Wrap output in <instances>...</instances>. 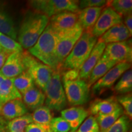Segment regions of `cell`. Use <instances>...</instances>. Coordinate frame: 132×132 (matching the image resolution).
<instances>
[{"instance_id":"18","label":"cell","mask_w":132,"mask_h":132,"mask_svg":"<svg viewBox=\"0 0 132 132\" xmlns=\"http://www.w3.org/2000/svg\"><path fill=\"white\" fill-rule=\"evenodd\" d=\"M103 7H90L80 10L78 14V22L85 32H90L100 16Z\"/></svg>"},{"instance_id":"32","label":"cell","mask_w":132,"mask_h":132,"mask_svg":"<svg viewBox=\"0 0 132 132\" xmlns=\"http://www.w3.org/2000/svg\"><path fill=\"white\" fill-rule=\"evenodd\" d=\"M117 101L123 109V114L127 116L130 120L132 118V96L131 93L126 94L116 97Z\"/></svg>"},{"instance_id":"8","label":"cell","mask_w":132,"mask_h":132,"mask_svg":"<svg viewBox=\"0 0 132 132\" xmlns=\"http://www.w3.org/2000/svg\"><path fill=\"white\" fill-rule=\"evenodd\" d=\"M67 101L74 106L85 105L89 100L90 88L85 80L62 81Z\"/></svg>"},{"instance_id":"36","label":"cell","mask_w":132,"mask_h":132,"mask_svg":"<svg viewBox=\"0 0 132 132\" xmlns=\"http://www.w3.org/2000/svg\"><path fill=\"white\" fill-rule=\"evenodd\" d=\"M24 132H53L50 129L49 127L39 124V123H31L26 127Z\"/></svg>"},{"instance_id":"2","label":"cell","mask_w":132,"mask_h":132,"mask_svg":"<svg viewBox=\"0 0 132 132\" xmlns=\"http://www.w3.org/2000/svg\"><path fill=\"white\" fill-rule=\"evenodd\" d=\"M49 20L45 15L34 11L26 15L17 34L18 42L23 48L29 49L36 44L48 24Z\"/></svg>"},{"instance_id":"37","label":"cell","mask_w":132,"mask_h":132,"mask_svg":"<svg viewBox=\"0 0 132 132\" xmlns=\"http://www.w3.org/2000/svg\"><path fill=\"white\" fill-rule=\"evenodd\" d=\"M79 70L77 69H70L66 70L62 75V81H73L78 78Z\"/></svg>"},{"instance_id":"38","label":"cell","mask_w":132,"mask_h":132,"mask_svg":"<svg viewBox=\"0 0 132 132\" xmlns=\"http://www.w3.org/2000/svg\"><path fill=\"white\" fill-rule=\"evenodd\" d=\"M124 23L123 24L129 31L130 34H132V14H130L124 16V19L123 20Z\"/></svg>"},{"instance_id":"27","label":"cell","mask_w":132,"mask_h":132,"mask_svg":"<svg viewBox=\"0 0 132 132\" xmlns=\"http://www.w3.org/2000/svg\"><path fill=\"white\" fill-rule=\"evenodd\" d=\"M117 94H126L131 92L132 89V71L127 70L119 79L118 82L112 88Z\"/></svg>"},{"instance_id":"5","label":"cell","mask_w":132,"mask_h":132,"mask_svg":"<svg viewBox=\"0 0 132 132\" xmlns=\"http://www.w3.org/2000/svg\"><path fill=\"white\" fill-rule=\"evenodd\" d=\"M29 5L32 11L45 15L49 19L59 13H78L80 11L78 1L73 0H34L29 1Z\"/></svg>"},{"instance_id":"28","label":"cell","mask_w":132,"mask_h":132,"mask_svg":"<svg viewBox=\"0 0 132 132\" xmlns=\"http://www.w3.org/2000/svg\"><path fill=\"white\" fill-rule=\"evenodd\" d=\"M106 6L110 7L121 16L131 14L132 1L131 0H113L107 1Z\"/></svg>"},{"instance_id":"21","label":"cell","mask_w":132,"mask_h":132,"mask_svg":"<svg viewBox=\"0 0 132 132\" xmlns=\"http://www.w3.org/2000/svg\"><path fill=\"white\" fill-rule=\"evenodd\" d=\"M23 102L28 109L34 111L43 106L45 103V95L44 92L36 86L22 95Z\"/></svg>"},{"instance_id":"16","label":"cell","mask_w":132,"mask_h":132,"mask_svg":"<svg viewBox=\"0 0 132 132\" xmlns=\"http://www.w3.org/2000/svg\"><path fill=\"white\" fill-rule=\"evenodd\" d=\"M119 106L116 97L111 96L105 99H95L90 104L88 111L92 116H98L113 113Z\"/></svg>"},{"instance_id":"25","label":"cell","mask_w":132,"mask_h":132,"mask_svg":"<svg viewBox=\"0 0 132 132\" xmlns=\"http://www.w3.org/2000/svg\"><path fill=\"white\" fill-rule=\"evenodd\" d=\"M11 79L16 89L19 90L21 95L36 86L32 78L27 71H24L17 77Z\"/></svg>"},{"instance_id":"10","label":"cell","mask_w":132,"mask_h":132,"mask_svg":"<svg viewBox=\"0 0 132 132\" xmlns=\"http://www.w3.org/2000/svg\"><path fill=\"white\" fill-rule=\"evenodd\" d=\"M103 54L110 60L116 62L117 64L120 62L131 64L132 59L131 39L123 42L106 44Z\"/></svg>"},{"instance_id":"39","label":"cell","mask_w":132,"mask_h":132,"mask_svg":"<svg viewBox=\"0 0 132 132\" xmlns=\"http://www.w3.org/2000/svg\"><path fill=\"white\" fill-rule=\"evenodd\" d=\"M11 55L9 53L3 50V48H0V69L4 65L5 62L6 61L8 57Z\"/></svg>"},{"instance_id":"3","label":"cell","mask_w":132,"mask_h":132,"mask_svg":"<svg viewBox=\"0 0 132 132\" xmlns=\"http://www.w3.org/2000/svg\"><path fill=\"white\" fill-rule=\"evenodd\" d=\"M98 39L91 35L90 32L83 31L81 36L77 41L61 65V70H79L85 63L90 52L97 44Z\"/></svg>"},{"instance_id":"24","label":"cell","mask_w":132,"mask_h":132,"mask_svg":"<svg viewBox=\"0 0 132 132\" xmlns=\"http://www.w3.org/2000/svg\"><path fill=\"white\" fill-rule=\"evenodd\" d=\"M123 114H124L123 109L120 106L113 113L98 116L95 117L97 123L98 125L100 132H105Z\"/></svg>"},{"instance_id":"23","label":"cell","mask_w":132,"mask_h":132,"mask_svg":"<svg viewBox=\"0 0 132 132\" xmlns=\"http://www.w3.org/2000/svg\"><path fill=\"white\" fill-rule=\"evenodd\" d=\"M0 32L15 40L17 39V31L14 21L4 8L0 4Z\"/></svg>"},{"instance_id":"13","label":"cell","mask_w":132,"mask_h":132,"mask_svg":"<svg viewBox=\"0 0 132 132\" xmlns=\"http://www.w3.org/2000/svg\"><path fill=\"white\" fill-rule=\"evenodd\" d=\"M78 23V14L72 12L59 13L50 17V25L56 32L61 33L73 28Z\"/></svg>"},{"instance_id":"1","label":"cell","mask_w":132,"mask_h":132,"mask_svg":"<svg viewBox=\"0 0 132 132\" xmlns=\"http://www.w3.org/2000/svg\"><path fill=\"white\" fill-rule=\"evenodd\" d=\"M58 32H56L48 23L35 44L28 49L32 56L53 70L62 71L56 54Z\"/></svg>"},{"instance_id":"43","label":"cell","mask_w":132,"mask_h":132,"mask_svg":"<svg viewBox=\"0 0 132 132\" xmlns=\"http://www.w3.org/2000/svg\"><path fill=\"white\" fill-rule=\"evenodd\" d=\"M129 132H131V131H129Z\"/></svg>"},{"instance_id":"19","label":"cell","mask_w":132,"mask_h":132,"mask_svg":"<svg viewBox=\"0 0 132 132\" xmlns=\"http://www.w3.org/2000/svg\"><path fill=\"white\" fill-rule=\"evenodd\" d=\"M28 113V109L21 99H16L7 102L0 110V115L7 121L25 115Z\"/></svg>"},{"instance_id":"42","label":"cell","mask_w":132,"mask_h":132,"mask_svg":"<svg viewBox=\"0 0 132 132\" xmlns=\"http://www.w3.org/2000/svg\"><path fill=\"white\" fill-rule=\"evenodd\" d=\"M1 108H2V106H1V104H0V110H1Z\"/></svg>"},{"instance_id":"9","label":"cell","mask_w":132,"mask_h":132,"mask_svg":"<svg viewBox=\"0 0 132 132\" xmlns=\"http://www.w3.org/2000/svg\"><path fill=\"white\" fill-rule=\"evenodd\" d=\"M131 68V64L120 62L110 69L103 77L92 85V92L94 95H100L106 90L112 89L116 82L120 78L122 74Z\"/></svg>"},{"instance_id":"22","label":"cell","mask_w":132,"mask_h":132,"mask_svg":"<svg viewBox=\"0 0 132 132\" xmlns=\"http://www.w3.org/2000/svg\"><path fill=\"white\" fill-rule=\"evenodd\" d=\"M21 98L22 95L16 89L12 79L5 78L0 83V104L1 106L11 100Z\"/></svg>"},{"instance_id":"11","label":"cell","mask_w":132,"mask_h":132,"mask_svg":"<svg viewBox=\"0 0 132 132\" xmlns=\"http://www.w3.org/2000/svg\"><path fill=\"white\" fill-rule=\"evenodd\" d=\"M122 22V16L116 12L111 7L106 6L102 10L101 14L90 33L98 39L113 26Z\"/></svg>"},{"instance_id":"29","label":"cell","mask_w":132,"mask_h":132,"mask_svg":"<svg viewBox=\"0 0 132 132\" xmlns=\"http://www.w3.org/2000/svg\"><path fill=\"white\" fill-rule=\"evenodd\" d=\"M33 122L49 127L53 119L51 110L46 106H42L36 110L32 114Z\"/></svg>"},{"instance_id":"7","label":"cell","mask_w":132,"mask_h":132,"mask_svg":"<svg viewBox=\"0 0 132 132\" xmlns=\"http://www.w3.org/2000/svg\"><path fill=\"white\" fill-rule=\"evenodd\" d=\"M83 31V29L78 22L73 28L65 32L58 33L56 54L61 67L64 61L81 36Z\"/></svg>"},{"instance_id":"26","label":"cell","mask_w":132,"mask_h":132,"mask_svg":"<svg viewBox=\"0 0 132 132\" xmlns=\"http://www.w3.org/2000/svg\"><path fill=\"white\" fill-rule=\"evenodd\" d=\"M32 122V114L27 113L9 120L7 125V132H24L26 127Z\"/></svg>"},{"instance_id":"20","label":"cell","mask_w":132,"mask_h":132,"mask_svg":"<svg viewBox=\"0 0 132 132\" xmlns=\"http://www.w3.org/2000/svg\"><path fill=\"white\" fill-rule=\"evenodd\" d=\"M116 64V62L110 60L103 54H102L101 58L92 69L88 80H87L89 87L90 88L94 84L100 80L102 77H103L110 69H111Z\"/></svg>"},{"instance_id":"15","label":"cell","mask_w":132,"mask_h":132,"mask_svg":"<svg viewBox=\"0 0 132 132\" xmlns=\"http://www.w3.org/2000/svg\"><path fill=\"white\" fill-rule=\"evenodd\" d=\"M61 117L70 125V132H75L89 115V111L82 106H73L61 112Z\"/></svg>"},{"instance_id":"30","label":"cell","mask_w":132,"mask_h":132,"mask_svg":"<svg viewBox=\"0 0 132 132\" xmlns=\"http://www.w3.org/2000/svg\"><path fill=\"white\" fill-rule=\"evenodd\" d=\"M0 47L10 54L24 50L19 42L1 32H0Z\"/></svg>"},{"instance_id":"41","label":"cell","mask_w":132,"mask_h":132,"mask_svg":"<svg viewBox=\"0 0 132 132\" xmlns=\"http://www.w3.org/2000/svg\"><path fill=\"white\" fill-rule=\"evenodd\" d=\"M5 79V78L4 77H3V76L1 75V74H0V83H1V82L3 81V80H4Z\"/></svg>"},{"instance_id":"35","label":"cell","mask_w":132,"mask_h":132,"mask_svg":"<svg viewBox=\"0 0 132 132\" xmlns=\"http://www.w3.org/2000/svg\"><path fill=\"white\" fill-rule=\"evenodd\" d=\"M107 1L105 0H81L78 1L80 10L90 7H103L106 5Z\"/></svg>"},{"instance_id":"40","label":"cell","mask_w":132,"mask_h":132,"mask_svg":"<svg viewBox=\"0 0 132 132\" xmlns=\"http://www.w3.org/2000/svg\"><path fill=\"white\" fill-rule=\"evenodd\" d=\"M8 122L9 121L0 115V132H7Z\"/></svg>"},{"instance_id":"17","label":"cell","mask_w":132,"mask_h":132,"mask_svg":"<svg viewBox=\"0 0 132 132\" xmlns=\"http://www.w3.org/2000/svg\"><path fill=\"white\" fill-rule=\"evenodd\" d=\"M131 35L123 23L111 28L98 39L97 42L106 44L123 42L129 39Z\"/></svg>"},{"instance_id":"14","label":"cell","mask_w":132,"mask_h":132,"mask_svg":"<svg viewBox=\"0 0 132 132\" xmlns=\"http://www.w3.org/2000/svg\"><path fill=\"white\" fill-rule=\"evenodd\" d=\"M106 47V44L102 42H97L94 47L90 52V55L82 64L80 70H79V80L87 81L88 80L92 69L95 67L100 59L101 58Z\"/></svg>"},{"instance_id":"34","label":"cell","mask_w":132,"mask_h":132,"mask_svg":"<svg viewBox=\"0 0 132 132\" xmlns=\"http://www.w3.org/2000/svg\"><path fill=\"white\" fill-rule=\"evenodd\" d=\"M75 132H100L95 117L94 116H89Z\"/></svg>"},{"instance_id":"44","label":"cell","mask_w":132,"mask_h":132,"mask_svg":"<svg viewBox=\"0 0 132 132\" xmlns=\"http://www.w3.org/2000/svg\"><path fill=\"white\" fill-rule=\"evenodd\" d=\"M0 48H1V47H0Z\"/></svg>"},{"instance_id":"4","label":"cell","mask_w":132,"mask_h":132,"mask_svg":"<svg viewBox=\"0 0 132 132\" xmlns=\"http://www.w3.org/2000/svg\"><path fill=\"white\" fill-rule=\"evenodd\" d=\"M60 70H54L44 91L46 106L50 110L62 111L67 105V98L62 84Z\"/></svg>"},{"instance_id":"33","label":"cell","mask_w":132,"mask_h":132,"mask_svg":"<svg viewBox=\"0 0 132 132\" xmlns=\"http://www.w3.org/2000/svg\"><path fill=\"white\" fill-rule=\"evenodd\" d=\"M50 129L53 132H70L69 124L62 117L53 118L49 125Z\"/></svg>"},{"instance_id":"12","label":"cell","mask_w":132,"mask_h":132,"mask_svg":"<svg viewBox=\"0 0 132 132\" xmlns=\"http://www.w3.org/2000/svg\"><path fill=\"white\" fill-rule=\"evenodd\" d=\"M26 71L24 51L11 54L0 69V74L5 78L11 79Z\"/></svg>"},{"instance_id":"31","label":"cell","mask_w":132,"mask_h":132,"mask_svg":"<svg viewBox=\"0 0 132 132\" xmlns=\"http://www.w3.org/2000/svg\"><path fill=\"white\" fill-rule=\"evenodd\" d=\"M130 128V119L125 114H123L105 132H129Z\"/></svg>"},{"instance_id":"6","label":"cell","mask_w":132,"mask_h":132,"mask_svg":"<svg viewBox=\"0 0 132 132\" xmlns=\"http://www.w3.org/2000/svg\"><path fill=\"white\" fill-rule=\"evenodd\" d=\"M24 62L27 71L34 81V84L42 92L45 91L53 70L24 51Z\"/></svg>"}]
</instances>
